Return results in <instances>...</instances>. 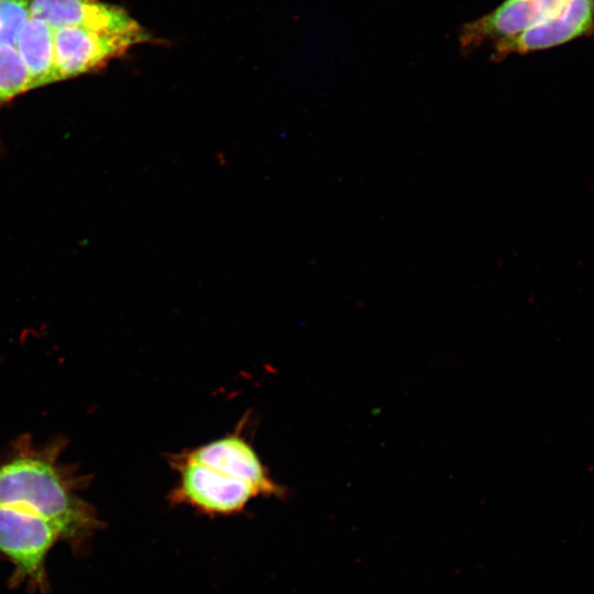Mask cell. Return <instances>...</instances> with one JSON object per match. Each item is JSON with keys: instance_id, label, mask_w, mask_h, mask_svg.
Returning <instances> with one entry per match:
<instances>
[{"instance_id": "obj_3", "label": "cell", "mask_w": 594, "mask_h": 594, "mask_svg": "<svg viewBox=\"0 0 594 594\" xmlns=\"http://www.w3.org/2000/svg\"><path fill=\"white\" fill-rule=\"evenodd\" d=\"M59 540L58 529L48 520L0 507V554L14 565L15 582L26 580L45 590V561Z\"/></svg>"}, {"instance_id": "obj_6", "label": "cell", "mask_w": 594, "mask_h": 594, "mask_svg": "<svg viewBox=\"0 0 594 594\" xmlns=\"http://www.w3.org/2000/svg\"><path fill=\"white\" fill-rule=\"evenodd\" d=\"M30 16L52 28L74 26L108 34L147 35L123 9L99 0H32Z\"/></svg>"}, {"instance_id": "obj_9", "label": "cell", "mask_w": 594, "mask_h": 594, "mask_svg": "<svg viewBox=\"0 0 594 594\" xmlns=\"http://www.w3.org/2000/svg\"><path fill=\"white\" fill-rule=\"evenodd\" d=\"M29 73L15 47L0 46V108L29 90Z\"/></svg>"}, {"instance_id": "obj_5", "label": "cell", "mask_w": 594, "mask_h": 594, "mask_svg": "<svg viewBox=\"0 0 594 594\" xmlns=\"http://www.w3.org/2000/svg\"><path fill=\"white\" fill-rule=\"evenodd\" d=\"M594 31V0H564L547 20L495 45L493 59L565 44Z\"/></svg>"}, {"instance_id": "obj_7", "label": "cell", "mask_w": 594, "mask_h": 594, "mask_svg": "<svg viewBox=\"0 0 594 594\" xmlns=\"http://www.w3.org/2000/svg\"><path fill=\"white\" fill-rule=\"evenodd\" d=\"M564 0H506L495 11L463 26L460 35L464 50L486 42L497 44L512 38L552 15Z\"/></svg>"}, {"instance_id": "obj_1", "label": "cell", "mask_w": 594, "mask_h": 594, "mask_svg": "<svg viewBox=\"0 0 594 594\" xmlns=\"http://www.w3.org/2000/svg\"><path fill=\"white\" fill-rule=\"evenodd\" d=\"M68 444L61 433L44 441L22 433L0 448V507L48 520L80 549L103 522L82 495L91 476L63 458Z\"/></svg>"}, {"instance_id": "obj_2", "label": "cell", "mask_w": 594, "mask_h": 594, "mask_svg": "<svg viewBox=\"0 0 594 594\" xmlns=\"http://www.w3.org/2000/svg\"><path fill=\"white\" fill-rule=\"evenodd\" d=\"M244 417L230 433L168 457L176 482L168 499L202 514L240 513L256 498H283L284 485L272 476L249 432Z\"/></svg>"}, {"instance_id": "obj_10", "label": "cell", "mask_w": 594, "mask_h": 594, "mask_svg": "<svg viewBox=\"0 0 594 594\" xmlns=\"http://www.w3.org/2000/svg\"><path fill=\"white\" fill-rule=\"evenodd\" d=\"M32 0H0V46H14L30 18Z\"/></svg>"}, {"instance_id": "obj_8", "label": "cell", "mask_w": 594, "mask_h": 594, "mask_svg": "<svg viewBox=\"0 0 594 594\" xmlns=\"http://www.w3.org/2000/svg\"><path fill=\"white\" fill-rule=\"evenodd\" d=\"M14 47L29 73L30 89L57 81L54 29L46 21L30 16L18 34Z\"/></svg>"}, {"instance_id": "obj_4", "label": "cell", "mask_w": 594, "mask_h": 594, "mask_svg": "<svg viewBox=\"0 0 594 594\" xmlns=\"http://www.w3.org/2000/svg\"><path fill=\"white\" fill-rule=\"evenodd\" d=\"M54 29L56 79L73 78L103 67L150 35L108 34L81 28Z\"/></svg>"}]
</instances>
